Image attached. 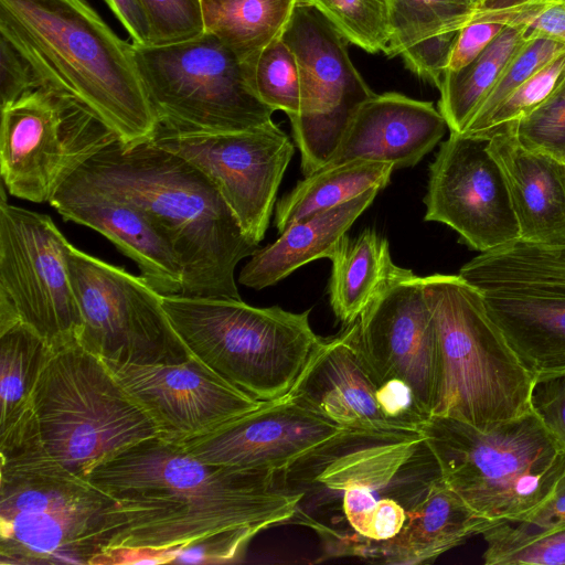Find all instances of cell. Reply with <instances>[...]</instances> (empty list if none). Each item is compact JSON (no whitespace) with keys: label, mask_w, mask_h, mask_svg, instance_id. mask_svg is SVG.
<instances>
[{"label":"cell","mask_w":565,"mask_h":565,"mask_svg":"<svg viewBox=\"0 0 565 565\" xmlns=\"http://www.w3.org/2000/svg\"><path fill=\"white\" fill-rule=\"evenodd\" d=\"M487 565H565V525L521 534L503 522L482 534Z\"/></svg>","instance_id":"cell-33"},{"label":"cell","mask_w":565,"mask_h":565,"mask_svg":"<svg viewBox=\"0 0 565 565\" xmlns=\"http://www.w3.org/2000/svg\"><path fill=\"white\" fill-rule=\"evenodd\" d=\"M0 35L24 57L41 87L75 98L121 143L154 136L159 120L134 44L86 0H0Z\"/></svg>","instance_id":"cell-3"},{"label":"cell","mask_w":565,"mask_h":565,"mask_svg":"<svg viewBox=\"0 0 565 565\" xmlns=\"http://www.w3.org/2000/svg\"><path fill=\"white\" fill-rule=\"evenodd\" d=\"M356 323L359 348L373 377L407 382L431 416L438 347L422 277L394 265Z\"/></svg>","instance_id":"cell-16"},{"label":"cell","mask_w":565,"mask_h":565,"mask_svg":"<svg viewBox=\"0 0 565 565\" xmlns=\"http://www.w3.org/2000/svg\"><path fill=\"white\" fill-rule=\"evenodd\" d=\"M489 139L450 132L429 166L424 220L451 227L480 253L520 239L505 177Z\"/></svg>","instance_id":"cell-15"},{"label":"cell","mask_w":565,"mask_h":565,"mask_svg":"<svg viewBox=\"0 0 565 565\" xmlns=\"http://www.w3.org/2000/svg\"><path fill=\"white\" fill-rule=\"evenodd\" d=\"M480 0H388V57L461 29L477 13Z\"/></svg>","instance_id":"cell-31"},{"label":"cell","mask_w":565,"mask_h":565,"mask_svg":"<svg viewBox=\"0 0 565 565\" xmlns=\"http://www.w3.org/2000/svg\"><path fill=\"white\" fill-rule=\"evenodd\" d=\"M67 263L82 315L77 342L83 348L119 363H179L192 356L162 307V295L141 276L71 243Z\"/></svg>","instance_id":"cell-11"},{"label":"cell","mask_w":565,"mask_h":565,"mask_svg":"<svg viewBox=\"0 0 565 565\" xmlns=\"http://www.w3.org/2000/svg\"><path fill=\"white\" fill-rule=\"evenodd\" d=\"M118 139L75 98L40 87L1 108L0 174L7 192L50 202L85 162Z\"/></svg>","instance_id":"cell-10"},{"label":"cell","mask_w":565,"mask_h":565,"mask_svg":"<svg viewBox=\"0 0 565 565\" xmlns=\"http://www.w3.org/2000/svg\"><path fill=\"white\" fill-rule=\"evenodd\" d=\"M105 362L152 419L159 437L170 443L183 444L206 435L263 403L194 356L179 363Z\"/></svg>","instance_id":"cell-17"},{"label":"cell","mask_w":565,"mask_h":565,"mask_svg":"<svg viewBox=\"0 0 565 565\" xmlns=\"http://www.w3.org/2000/svg\"><path fill=\"white\" fill-rule=\"evenodd\" d=\"M508 24L524 26L535 34L565 44V3L551 0H522L502 8Z\"/></svg>","instance_id":"cell-40"},{"label":"cell","mask_w":565,"mask_h":565,"mask_svg":"<svg viewBox=\"0 0 565 565\" xmlns=\"http://www.w3.org/2000/svg\"><path fill=\"white\" fill-rule=\"evenodd\" d=\"M162 307L192 356L260 402L284 398L318 337L310 310L258 308L242 299L162 295Z\"/></svg>","instance_id":"cell-7"},{"label":"cell","mask_w":565,"mask_h":565,"mask_svg":"<svg viewBox=\"0 0 565 565\" xmlns=\"http://www.w3.org/2000/svg\"><path fill=\"white\" fill-rule=\"evenodd\" d=\"M376 390L355 320L337 335L319 339L286 397L342 428L399 430L382 414Z\"/></svg>","instance_id":"cell-20"},{"label":"cell","mask_w":565,"mask_h":565,"mask_svg":"<svg viewBox=\"0 0 565 565\" xmlns=\"http://www.w3.org/2000/svg\"><path fill=\"white\" fill-rule=\"evenodd\" d=\"M551 1H558L565 3V0H551Z\"/></svg>","instance_id":"cell-45"},{"label":"cell","mask_w":565,"mask_h":565,"mask_svg":"<svg viewBox=\"0 0 565 565\" xmlns=\"http://www.w3.org/2000/svg\"><path fill=\"white\" fill-rule=\"evenodd\" d=\"M486 310L535 381L565 375V285L480 290Z\"/></svg>","instance_id":"cell-23"},{"label":"cell","mask_w":565,"mask_h":565,"mask_svg":"<svg viewBox=\"0 0 565 565\" xmlns=\"http://www.w3.org/2000/svg\"><path fill=\"white\" fill-rule=\"evenodd\" d=\"M281 38L300 73L301 108L291 118L303 175L323 167L372 92L351 61L347 39L309 1L299 0Z\"/></svg>","instance_id":"cell-13"},{"label":"cell","mask_w":565,"mask_h":565,"mask_svg":"<svg viewBox=\"0 0 565 565\" xmlns=\"http://www.w3.org/2000/svg\"><path fill=\"white\" fill-rule=\"evenodd\" d=\"M447 128L431 102L395 92L374 94L354 113L338 147L321 168L353 160L388 163L394 169L413 167L434 149Z\"/></svg>","instance_id":"cell-21"},{"label":"cell","mask_w":565,"mask_h":565,"mask_svg":"<svg viewBox=\"0 0 565 565\" xmlns=\"http://www.w3.org/2000/svg\"><path fill=\"white\" fill-rule=\"evenodd\" d=\"M565 76V52L555 56L512 92L477 128L463 135L487 138L493 130L512 125L536 109Z\"/></svg>","instance_id":"cell-36"},{"label":"cell","mask_w":565,"mask_h":565,"mask_svg":"<svg viewBox=\"0 0 565 565\" xmlns=\"http://www.w3.org/2000/svg\"><path fill=\"white\" fill-rule=\"evenodd\" d=\"M532 407L565 447V375L536 381Z\"/></svg>","instance_id":"cell-42"},{"label":"cell","mask_w":565,"mask_h":565,"mask_svg":"<svg viewBox=\"0 0 565 565\" xmlns=\"http://www.w3.org/2000/svg\"><path fill=\"white\" fill-rule=\"evenodd\" d=\"M87 479L114 499L94 564L172 563L210 539L245 550L259 532L289 523L299 501L276 471L209 465L160 437L122 450Z\"/></svg>","instance_id":"cell-1"},{"label":"cell","mask_w":565,"mask_h":565,"mask_svg":"<svg viewBox=\"0 0 565 565\" xmlns=\"http://www.w3.org/2000/svg\"><path fill=\"white\" fill-rule=\"evenodd\" d=\"M65 221L90 227L131 258L161 295H180L182 268L164 236L134 202L71 175L49 202Z\"/></svg>","instance_id":"cell-19"},{"label":"cell","mask_w":565,"mask_h":565,"mask_svg":"<svg viewBox=\"0 0 565 565\" xmlns=\"http://www.w3.org/2000/svg\"><path fill=\"white\" fill-rule=\"evenodd\" d=\"M52 349L19 318L0 315V437L33 416L34 388Z\"/></svg>","instance_id":"cell-26"},{"label":"cell","mask_w":565,"mask_h":565,"mask_svg":"<svg viewBox=\"0 0 565 565\" xmlns=\"http://www.w3.org/2000/svg\"><path fill=\"white\" fill-rule=\"evenodd\" d=\"M499 524L470 509L440 477L408 512L398 534L377 544L367 561L392 565L430 564L441 554Z\"/></svg>","instance_id":"cell-24"},{"label":"cell","mask_w":565,"mask_h":565,"mask_svg":"<svg viewBox=\"0 0 565 565\" xmlns=\"http://www.w3.org/2000/svg\"><path fill=\"white\" fill-rule=\"evenodd\" d=\"M0 454V564H93L114 499L47 455L34 418Z\"/></svg>","instance_id":"cell-4"},{"label":"cell","mask_w":565,"mask_h":565,"mask_svg":"<svg viewBox=\"0 0 565 565\" xmlns=\"http://www.w3.org/2000/svg\"><path fill=\"white\" fill-rule=\"evenodd\" d=\"M68 242L53 220L0 198V311L52 348L77 342L82 315L72 286Z\"/></svg>","instance_id":"cell-12"},{"label":"cell","mask_w":565,"mask_h":565,"mask_svg":"<svg viewBox=\"0 0 565 565\" xmlns=\"http://www.w3.org/2000/svg\"><path fill=\"white\" fill-rule=\"evenodd\" d=\"M330 260V305L344 327L358 320L395 264L387 239L371 228L354 238L345 235Z\"/></svg>","instance_id":"cell-27"},{"label":"cell","mask_w":565,"mask_h":565,"mask_svg":"<svg viewBox=\"0 0 565 565\" xmlns=\"http://www.w3.org/2000/svg\"><path fill=\"white\" fill-rule=\"evenodd\" d=\"M32 68L15 47L0 35V106L6 107L22 95L40 88Z\"/></svg>","instance_id":"cell-41"},{"label":"cell","mask_w":565,"mask_h":565,"mask_svg":"<svg viewBox=\"0 0 565 565\" xmlns=\"http://www.w3.org/2000/svg\"><path fill=\"white\" fill-rule=\"evenodd\" d=\"M487 139L505 177L520 241L565 248V161L524 147L511 125L493 130Z\"/></svg>","instance_id":"cell-22"},{"label":"cell","mask_w":565,"mask_h":565,"mask_svg":"<svg viewBox=\"0 0 565 565\" xmlns=\"http://www.w3.org/2000/svg\"><path fill=\"white\" fill-rule=\"evenodd\" d=\"M343 429L285 396L179 445L209 465L279 471Z\"/></svg>","instance_id":"cell-18"},{"label":"cell","mask_w":565,"mask_h":565,"mask_svg":"<svg viewBox=\"0 0 565 565\" xmlns=\"http://www.w3.org/2000/svg\"><path fill=\"white\" fill-rule=\"evenodd\" d=\"M132 39L134 45H151L152 29L141 0H104Z\"/></svg>","instance_id":"cell-44"},{"label":"cell","mask_w":565,"mask_h":565,"mask_svg":"<svg viewBox=\"0 0 565 565\" xmlns=\"http://www.w3.org/2000/svg\"><path fill=\"white\" fill-rule=\"evenodd\" d=\"M511 126L524 147L565 161V76L536 109Z\"/></svg>","instance_id":"cell-37"},{"label":"cell","mask_w":565,"mask_h":565,"mask_svg":"<svg viewBox=\"0 0 565 565\" xmlns=\"http://www.w3.org/2000/svg\"><path fill=\"white\" fill-rule=\"evenodd\" d=\"M394 170L392 164L369 160L321 168L305 175L278 201L274 224L282 233L292 223L343 204L365 191L383 190Z\"/></svg>","instance_id":"cell-28"},{"label":"cell","mask_w":565,"mask_h":565,"mask_svg":"<svg viewBox=\"0 0 565 565\" xmlns=\"http://www.w3.org/2000/svg\"><path fill=\"white\" fill-rule=\"evenodd\" d=\"M152 29L151 45L177 43L204 32L201 0H141Z\"/></svg>","instance_id":"cell-38"},{"label":"cell","mask_w":565,"mask_h":565,"mask_svg":"<svg viewBox=\"0 0 565 565\" xmlns=\"http://www.w3.org/2000/svg\"><path fill=\"white\" fill-rule=\"evenodd\" d=\"M563 52H565L564 43L527 34L524 44L507 64L495 85L461 134L469 132L481 125L512 92Z\"/></svg>","instance_id":"cell-35"},{"label":"cell","mask_w":565,"mask_h":565,"mask_svg":"<svg viewBox=\"0 0 565 565\" xmlns=\"http://www.w3.org/2000/svg\"><path fill=\"white\" fill-rule=\"evenodd\" d=\"M299 0H201L204 31L243 62L281 35Z\"/></svg>","instance_id":"cell-30"},{"label":"cell","mask_w":565,"mask_h":565,"mask_svg":"<svg viewBox=\"0 0 565 565\" xmlns=\"http://www.w3.org/2000/svg\"><path fill=\"white\" fill-rule=\"evenodd\" d=\"M420 433L446 484L494 522L526 520L565 478V447L533 407L487 430L430 416Z\"/></svg>","instance_id":"cell-5"},{"label":"cell","mask_w":565,"mask_h":565,"mask_svg":"<svg viewBox=\"0 0 565 565\" xmlns=\"http://www.w3.org/2000/svg\"><path fill=\"white\" fill-rule=\"evenodd\" d=\"M347 39L369 53L384 52L390 38L388 0H309Z\"/></svg>","instance_id":"cell-34"},{"label":"cell","mask_w":565,"mask_h":565,"mask_svg":"<svg viewBox=\"0 0 565 565\" xmlns=\"http://www.w3.org/2000/svg\"><path fill=\"white\" fill-rule=\"evenodd\" d=\"M32 413L47 455L86 479L122 450L159 437L106 362L78 342L52 349L34 388Z\"/></svg>","instance_id":"cell-8"},{"label":"cell","mask_w":565,"mask_h":565,"mask_svg":"<svg viewBox=\"0 0 565 565\" xmlns=\"http://www.w3.org/2000/svg\"><path fill=\"white\" fill-rule=\"evenodd\" d=\"M159 125L174 131H235L265 126L274 110L255 94L248 70L215 35L134 45Z\"/></svg>","instance_id":"cell-9"},{"label":"cell","mask_w":565,"mask_h":565,"mask_svg":"<svg viewBox=\"0 0 565 565\" xmlns=\"http://www.w3.org/2000/svg\"><path fill=\"white\" fill-rule=\"evenodd\" d=\"M151 141L203 171L216 185L245 233L260 243L278 188L295 153L274 121L235 131L182 132L158 126Z\"/></svg>","instance_id":"cell-14"},{"label":"cell","mask_w":565,"mask_h":565,"mask_svg":"<svg viewBox=\"0 0 565 565\" xmlns=\"http://www.w3.org/2000/svg\"><path fill=\"white\" fill-rule=\"evenodd\" d=\"M526 38L524 26L508 24L468 65L444 73L438 110L450 132L463 131Z\"/></svg>","instance_id":"cell-29"},{"label":"cell","mask_w":565,"mask_h":565,"mask_svg":"<svg viewBox=\"0 0 565 565\" xmlns=\"http://www.w3.org/2000/svg\"><path fill=\"white\" fill-rule=\"evenodd\" d=\"M422 281L438 347L431 416L487 430L530 411L536 381L490 319L481 291L459 275Z\"/></svg>","instance_id":"cell-6"},{"label":"cell","mask_w":565,"mask_h":565,"mask_svg":"<svg viewBox=\"0 0 565 565\" xmlns=\"http://www.w3.org/2000/svg\"><path fill=\"white\" fill-rule=\"evenodd\" d=\"M245 63L257 97L274 111L281 110L289 119L297 117L301 108L299 65L281 35Z\"/></svg>","instance_id":"cell-32"},{"label":"cell","mask_w":565,"mask_h":565,"mask_svg":"<svg viewBox=\"0 0 565 565\" xmlns=\"http://www.w3.org/2000/svg\"><path fill=\"white\" fill-rule=\"evenodd\" d=\"M73 175L121 195L147 214L180 262V295L241 299L236 266L259 244L199 168L151 140H116Z\"/></svg>","instance_id":"cell-2"},{"label":"cell","mask_w":565,"mask_h":565,"mask_svg":"<svg viewBox=\"0 0 565 565\" xmlns=\"http://www.w3.org/2000/svg\"><path fill=\"white\" fill-rule=\"evenodd\" d=\"M507 25L500 8L480 0L475 17L459 30L446 71H458L468 65Z\"/></svg>","instance_id":"cell-39"},{"label":"cell","mask_w":565,"mask_h":565,"mask_svg":"<svg viewBox=\"0 0 565 565\" xmlns=\"http://www.w3.org/2000/svg\"><path fill=\"white\" fill-rule=\"evenodd\" d=\"M380 191H365L343 204L292 223L279 233L274 243L258 248L250 256L239 273L238 282L260 290L310 262L330 259L340 241Z\"/></svg>","instance_id":"cell-25"},{"label":"cell","mask_w":565,"mask_h":565,"mask_svg":"<svg viewBox=\"0 0 565 565\" xmlns=\"http://www.w3.org/2000/svg\"><path fill=\"white\" fill-rule=\"evenodd\" d=\"M509 527L521 534L542 532L565 525V478L554 495L522 522H508Z\"/></svg>","instance_id":"cell-43"}]
</instances>
